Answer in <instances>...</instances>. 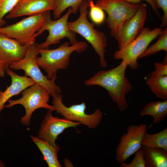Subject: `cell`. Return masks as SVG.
I'll list each match as a JSON object with an SVG mask.
<instances>
[{"instance_id":"obj_1","label":"cell","mask_w":167,"mask_h":167,"mask_svg":"<svg viewBox=\"0 0 167 167\" xmlns=\"http://www.w3.org/2000/svg\"><path fill=\"white\" fill-rule=\"evenodd\" d=\"M127 66V63L122 61L114 68L99 71L85 80L84 84L87 86L98 85L104 88L117 105L118 109L123 111L128 107L126 95L132 90V85L125 76Z\"/></svg>"},{"instance_id":"obj_2","label":"cell","mask_w":167,"mask_h":167,"mask_svg":"<svg viewBox=\"0 0 167 167\" xmlns=\"http://www.w3.org/2000/svg\"><path fill=\"white\" fill-rule=\"evenodd\" d=\"M70 44L68 42H65L58 48L52 49L38 48L40 56L36 58V62L46 73V77L48 79H52L58 70L67 67L70 57L73 52L82 53L86 51L88 46L84 41H77L71 46Z\"/></svg>"},{"instance_id":"obj_3","label":"cell","mask_w":167,"mask_h":167,"mask_svg":"<svg viewBox=\"0 0 167 167\" xmlns=\"http://www.w3.org/2000/svg\"><path fill=\"white\" fill-rule=\"evenodd\" d=\"M88 0H84L79 8V16L74 21L68 22V27L70 30L80 35L90 44L99 57L101 66L106 67L107 64L105 53L107 45V38L104 33L94 28L93 23L88 20Z\"/></svg>"},{"instance_id":"obj_4","label":"cell","mask_w":167,"mask_h":167,"mask_svg":"<svg viewBox=\"0 0 167 167\" xmlns=\"http://www.w3.org/2000/svg\"><path fill=\"white\" fill-rule=\"evenodd\" d=\"M51 15L50 11L29 16L5 27H0V33L14 39L22 45L29 46L35 43L36 33Z\"/></svg>"},{"instance_id":"obj_5","label":"cell","mask_w":167,"mask_h":167,"mask_svg":"<svg viewBox=\"0 0 167 167\" xmlns=\"http://www.w3.org/2000/svg\"><path fill=\"white\" fill-rule=\"evenodd\" d=\"M38 45L35 43L29 45L23 58L11 64L9 68L15 71L23 70L25 76L31 78L41 85L53 97L60 94L62 91L55 83L57 79L56 75L51 79H48L42 73L37 64L36 58L38 54Z\"/></svg>"},{"instance_id":"obj_6","label":"cell","mask_w":167,"mask_h":167,"mask_svg":"<svg viewBox=\"0 0 167 167\" xmlns=\"http://www.w3.org/2000/svg\"><path fill=\"white\" fill-rule=\"evenodd\" d=\"M22 96L16 100L9 99L8 104L4 107L11 108L17 105H22L24 108L25 113L20 119V123L28 126L30 122L33 113L36 109L43 108L55 111L53 105H49L50 94L48 91L40 84L36 83L26 88L21 92Z\"/></svg>"},{"instance_id":"obj_7","label":"cell","mask_w":167,"mask_h":167,"mask_svg":"<svg viewBox=\"0 0 167 167\" xmlns=\"http://www.w3.org/2000/svg\"><path fill=\"white\" fill-rule=\"evenodd\" d=\"M161 28L151 30L144 28L142 31L135 39L121 49L116 50L113 56L116 60L122 59L132 70L139 66L137 59L145 51L150 43L161 33Z\"/></svg>"},{"instance_id":"obj_8","label":"cell","mask_w":167,"mask_h":167,"mask_svg":"<svg viewBox=\"0 0 167 167\" xmlns=\"http://www.w3.org/2000/svg\"><path fill=\"white\" fill-rule=\"evenodd\" d=\"M95 4L107 13L105 22L113 37L122 25L135 14L140 4L124 0H98Z\"/></svg>"},{"instance_id":"obj_9","label":"cell","mask_w":167,"mask_h":167,"mask_svg":"<svg viewBox=\"0 0 167 167\" xmlns=\"http://www.w3.org/2000/svg\"><path fill=\"white\" fill-rule=\"evenodd\" d=\"M52 103L56 112L71 121L79 123L90 129H95L101 123L103 113L99 109L88 114L85 112L86 105L84 102L72 105L69 107L62 102V97L60 94L53 97Z\"/></svg>"},{"instance_id":"obj_10","label":"cell","mask_w":167,"mask_h":167,"mask_svg":"<svg viewBox=\"0 0 167 167\" xmlns=\"http://www.w3.org/2000/svg\"><path fill=\"white\" fill-rule=\"evenodd\" d=\"M71 14V9L69 8L65 14L55 20L51 19V15L48 17L44 25L35 35L36 37L45 31L49 33L45 41L38 44L39 48L49 49L50 45L58 44L61 40L65 38L68 39L71 45L77 42L76 33L70 30L68 27V18Z\"/></svg>"},{"instance_id":"obj_11","label":"cell","mask_w":167,"mask_h":167,"mask_svg":"<svg viewBox=\"0 0 167 167\" xmlns=\"http://www.w3.org/2000/svg\"><path fill=\"white\" fill-rule=\"evenodd\" d=\"M148 127L144 124L129 126L126 132L120 138L116 149V160L118 163L125 162L128 158L141 148V142Z\"/></svg>"},{"instance_id":"obj_12","label":"cell","mask_w":167,"mask_h":167,"mask_svg":"<svg viewBox=\"0 0 167 167\" xmlns=\"http://www.w3.org/2000/svg\"><path fill=\"white\" fill-rule=\"evenodd\" d=\"M147 15L146 5L140 3L135 14L118 30L113 37L117 42L119 49L125 47L139 35L144 28Z\"/></svg>"},{"instance_id":"obj_13","label":"cell","mask_w":167,"mask_h":167,"mask_svg":"<svg viewBox=\"0 0 167 167\" xmlns=\"http://www.w3.org/2000/svg\"><path fill=\"white\" fill-rule=\"evenodd\" d=\"M52 111L48 110L44 116L40 125L38 137L40 139L47 141L57 147L56 140L58 136L65 130L68 128L75 127L80 124L65 118H61L54 117Z\"/></svg>"},{"instance_id":"obj_14","label":"cell","mask_w":167,"mask_h":167,"mask_svg":"<svg viewBox=\"0 0 167 167\" xmlns=\"http://www.w3.org/2000/svg\"><path fill=\"white\" fill-rule=\"evenodd\" d=\"M54 0H18L5 18L9 19L54 10Z\"/></svg>"},{"instance_id":"obj_15","label":"cell","mask_w":167,"mask_h":167,"mask_svg":"<svg viewBox=\"0 0 167 167\" xmlns=\"http://www.w3.org/2000/svg\"><path fill=\"white\" fill-rule=\"evenodd\" d=\"M28 47L0 33V60L3 63L5 71L11 64L23 58Z\"/></svg>"},{"instance_id":"obj_16","label":"cell","mask_w":167,"mask_h":167,"mask_svg":"<svg viewBox=\"0 0 167 167\" xmlns=\"http://www.w3.org/2000/svg\"><path fill=\"white\" fill-rule=\"evenodd\" d=\"M11 79V84L7 86L5 90L0 89V113L4 109L5 104L12 96L19 95L26 88L36 83L31 78L20 76L13 72L10 68L6 71Z\"/></svg>"},{"instance_id":"obj_17","label":"cell","mask_w":167,"mask_h":167,"mask_svg":"<svg viewBox=\"0 0 167 167\" xmlns=\"http://www.w3.org/2000/svg\"><path fill=\"white\" fill-rule=\"evenodd\" d=\"M32 140L36 145L44 157L49 167H61L58 158L60 148L55 146L38 136L30 135Z\"/></svg>"},{"instance_id":"obj_18","label":"cell","mask_w":167,"mask_h":167,"mask_svg":"<svg viewBox=\"0 0 167 167\" xmlns=\"http://www.w3.org/2000/svg\"><path fill=\"white\" fill-rule=\"evenodd\" d=\"M146 167H167V151L157 148L142 145Z\"/></svg>"},{"instance_id":"obj_19","label":"cell","mask_w":167,"mask_h":167,"mask_svg":"<svg viewBox=\"0 0 167 167\" xmlns=\"http://www.w3.org/2000/svg\"><path fill=\"white\" fill-rule=\"evenodd\" d=\"M167 114V100L152 101L146 104L139 113L141 117L147 115L152 116L154 124L162 122Z\"/></svg>"},{"instance_id":"obj_20","label":"cell","mask_w":167,"mask_h":167,"mask_svg":"<svg viewBox=\"0 0 167 167\" xmlns=\"http://www.w3.org/2000/svg\"><path fill=\"white\" fill-rule=\"evenodd\" d=\"M146 84L157 98L167 100V76H161L153 72L146 79Z\"/></svg>"},{"instance_id":"obj_21","label":"cell","mask_w":167,"mask_h":167,"mask_svg":"<svg viewBox=\"0 0 167 167\" xmlns=\"http://www.w3.org/2000/svg\"><path fill=\"white\" fill-rule=\"evenodd\" d=\"M141 145L159 148L167 151V128L152 134L146 131L143 136Z\"/></svg>"},{"instance_id":"obj_22","label":"cell","mask_w":167,"mask_h":167,"mask_svg":"<svg viewBox=\"0 0 167 167\" xmlns=\"http://www.w3.org/2000/svg\"><path fill=\"white\" fill-rule=\"evenodd\" d=\"M84 0H54V9L53 11L55 19L59 18L62 14L67 8H71L72 14H76L80 6Z\"/></svg>"},{"instance_id":"obj_23","label":"cell","mask_w":167,"mask_h":167,"mask_svg":"<svg viewBox=\"0 0 167 167\" xmlns=\"http://www.w3.org/2000/svg\"><path fill=\"white\" fill-rule=\"evenodd\" d=\"M157 41L147 48L145 51L139 57V58L146 57L156 54L161 50L167 52V28L162 30L158 36Z\"/></svg>"},{"instance_id":"obj_24","label":"cell","mask_w":167,"mask_h":167,"mask_svg":"<svg viewBox=\"0 0 167 167\" xmlns=\"http://www.w3.org/2000/svg\"><path fill=\"white\" fill-rule=\"evenodd\" d=\"M89 11V16L94 24H100L103 23L105 19L104 11L96 5L93 0H88Z\"/></svg>"},{"instance_id":"obj_25","label":"cell","mask_w":167,"mask_h":167,"mask_svg":"<svg viewBox=\"0 0 167 167\" xmlns=\"http://www.w3.org/2000/svg\"><path fill=\"white\" fill-rule=\"evenodd\" d=\"M18 0H0V27L6 23L4 19L16 4Z\"/></svg>"},{"instance_id":"obj_26","label":"cell","mask_w":167,"mask_h":167,"mask_svg":"<svg viewBox=\"0 0 167 167\" xmlns=\"http://www.w3.org/2000/svg\"><path fill=\"white\" fill-rule=\"evenodd\" d=\"M135 156L131 162L120 164V167H146L143 153L141 148L135 153Z\"/></svg>"},{"instance_id":"obj_27","label":"cell","mask_w":167,"mask_h":167,"mask_svg":"<svg viewBox=\"0 0 167 167\" xmlns=\"http://www.w3.org/2000/svg\"><path fill=\"white\" fill-rule=\"evenodd\" d=\"M157 9L161 8L163 12L161 18L162 27H166L167 25V0H154Z\"/></svg>"},{"instance_id":"obj_28","label":"cell","mask_w":167,"mask_h":167,"mask_svg":"<svg viewBox=\"0 0 167 167\" xmlns=\"http://www.w3.org/2000/svg\"><path fill=\"white\" fill-rule=\"evenodd\" d=\"M155 70L153 72L161 76H167V64L156 62L154 64Z\"/></svg>"},{"instance_id":"obj_29","label":"cell","mask_w":167,"mask_h":167,"mask_svg":"<svg viewBox=\"0 0 167 167\" xmlns=\"http://www.w3.org/2000/svg\"><path fill=\"white\" fill-rule=\"evenodd\" d=\"M128 2L134 3H141V2L143 1H145L148 3L152 9L156 13V15L159 17L160 18V15L157 9L154 0H124Z\"/></svg>"},{"instance_id":"obj_30","label":"cell","mask_w":167,"mask_h":167,"mask_svg":"<svg viewBox=\"0 0 167 167\" xmlns=\"http://www.w3.org/2000/svg\"><path fill=\"white\" fill-rule=\"evenodd\" d=\"M5 72L3 63L0 60V77H4L5 76Z\"/></svg>"},{"instance_id":"obj_31","label":"cell","mask_w":167,"mask_h":167,"mask_svg":"<svg viewBox=\"0 0 167 167\" xmlns=\"http://www.w3.org/2000/svg\"><path fill=\"white\" fill-rule=\"evenodd\" d=\"M5 164L3 162L0 160V167H4Z\"/></svg>"}]
</instances>
